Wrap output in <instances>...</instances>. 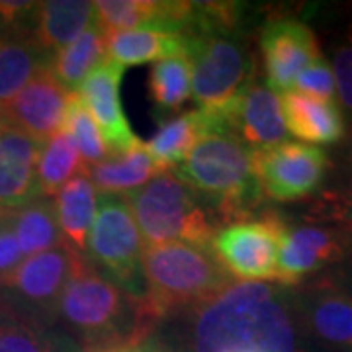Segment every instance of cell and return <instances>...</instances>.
Wrapping results in <instances>:
<instances>
[{
  "label": "cell",
  "instance_id": "1",
  "mask_svg": "<svg viewBox=\"0 0 352 352\" xmlns=\"http://www.w3.org/2000/svg\"><path fill=\"white\" fill-rule=\"evenodd\" d=\"M190 352H298L286 296L264 282L233 280L194 307Z\"/></svg>",
  "mask_w": 352,
  "mask_h": 352
},
{
  "label": "cell",
  "instance_id": "2",
  "mask_svg": "<svg viewBox=\"0 0 352 352\" xmlns=\"http://www.w3.org/2000/svg\"><path fill=\"white\" fill-rule=\"evenodd\" d=\"M237 2H192L182 36L200 110L221 116L256 78L251 45L239 32ZM223 124V122H221Z\"/></svg>",
  "mask_w": 352,
  "mask_h": 352
},
{
  "label": "cell",
  "instance_id": "3",
  "mask_svg": "<svg viewBox=\"0 0 352 352\" xmlns=\"http://www.w3.org/2000/svg\"><path fill=\"white\" fill-rule=\"evenodd\" d=\"M57 317L78 335L87 352L133 349L157 323L143 298L100 274L90 261L65 289Z\"/></svg>",
  "mask_w": 352,
  "mask_h": 352
},
{
  "label": "cell",
  "instance_id": "4",
  "mask_svg": "<svg viewBox=\"0 0 352 352\" xmlns=\"http://www.w3.org/2000/svg\"><path fill=\"white\" fill-rule=\"evenodd\" d=\"M176 168L184 184L226 219L247 217L263 198L252 151L227 129L206 133Z\"/></svg>",
  "mask_w": 352,
  "mask_h": 352
},
{
  "label": "cell",
  "instance_id": "5",
  "mask_svg": "<svg viewBox=\"0 0 352 352\" xmlns=\"http://www.w3.org/2000/svg\"><path fill=\"white\" fill-rule=\"evenodd\" d=\"M231 282L212 249L170 243L143 251V302L155 321L182 307H198Z\"/></svg>",
  "mask_w": 352,
  "mask_h": 352
},
{
  "label": "cell",
  "instance_id": "6",
  "mask_svg": "<svg viewBox=\"0 0 352 352\" xmlns=\"http://www.w3.org/2000/svg\"><path fill=\"white\" fill-rule=\"evenodd\" d=\"M126 200L147 247L186 243L212 249L217 233L214 219L176 173L164 170Z\"/></svg>",
  "mask_w": 352,
  "mask_h": 352
},
{
  "label": "cell",
  "instance_id": "7",
  "mask_svg": "<svg viewBox=\"0 0 352 352\" xmlns=\"http://www.w3.org/2000/svg\"><path fill=\"white\" fill-rule=\"evenodd\" d=\"M88 264L87 256L67 245L28 256L4 280L0 300L32 323L45 329L57 317L69 282Z\"/></svg>",
  "mask_w": 352,
  "mask_h": 352
},
{
  "label": "cell",
  "instance_id": "8",
  "mask_svg": "<svg viewBox=\"0 0 352 352\" xmlns=\"http://www.w3.org/2000/svg\"><path fill=\"white\" fill-rule=\"evenodd\" d=\"M143 251L138 223L124 196H102L88 235L87 258L98 272L143 298Z\"/></svg>",
  "mask_w": 352,
  "mask_h": 352
},
{
  "label": "cell",
  "instance_id": "9",
  "mask_svg": "<svg viewBox=\"0 0 352 352\" xmlns=\"http://www.w3.org/2000/svg\"><path fill=\"white\" fill-rule=\"evenodd\" d=\"M284 221L276 214L239 219L217 229L212 252L229 276L243 282L276 280L278 247Z\"/></svg>",
  "mask_w": 352,
  "mask_h": 352
},
{
  "label": "cell",
  "instance_id": "10",
  "mask_svg": "<svg viewBox=\"0 0 352 352\" xmlns=\"http://www.w3.org/2000/svg\"><path fill=\"white\" fill-rule=\"evenodd\" d=\"M329 164L323 149L294 141L252 151V166L261 190L276 201H296L311 196L321 186Z\"/></svg>",
  "mask_w": 352,
  "mask_h": 352
},
{
  "label": "cell",
  "instance_id": "11",
  "mask_svg": "<svg viewBox=\"0 0 352 352\" xmlns=\"http://www.w3.org/2000/svg\"><path fill=\"white\" fill-rule=\"evenodd\" d=\"M266 87L274 92H288L305 67L319 61L323 55L314 30L300 20H270L261 32Z\"/></svg>",
  "mask_w": 352,
  "mask_h": 352
},
{
  "label": "cell",
  "instance_id": "12",
  "mask_svg": "<svg viewBox=\"0 0 352 352\" xmlns=\"http://www.w3.org/2000/svg\"><path fill=\"white\" fill-rule=\"evenodd\" d=\"M73 92L53 76L50 69L32 78L12 100L2 104V124L24 131L25 135L45 143L61 131L67 106Z\"/></svg>",
  "mask_w": 352,
  "mask_h": 352
},
{
  "label": "cell",
  "instance_id": "13",
  "mask_svg": "<svg viewBox=\"0 0 352 352\" xmlns=\"http://www.w3.org/2000/svg\"><path fill=\"white\" fill-rule=\"evenodd\" d=\"M221 122L251 151L274 147L288 138L280 96L256 78L223 112Z\"/></svg>",
  "mask_w": 352,
  "mask_h": 352
},
{
  "label": "cell",
  "instance_id": "14",
  "mask_svg": "<svg viewBox=\"0 0 352 352\" xmlns=\"http://www.w3.org/2000/svg\"><path fill=\"white\" fill-rule=\"evenodd\" d=\"M124 75L126 69L106 57V61L98 65L78 88L80 100L100 126L102 135L112 153L126 151L141 141L133 133L122 106L120 88Z\"/></svg>",
  "mask_w": 352,
  "mask_h": 352
},
{
  "label": "cell",
  "instance_id": "15",
  "mask_svg": "<svg viewBox=\"0 0 352 352\" xmlns=\"http://www.w3.org/2000/svg\"><path fill=\"white\" fill-rule=\"evenodd\" d=\"M340 256L342 245L335 231L309 223L286 226L284 221L278 247L276 280L284 286H296Z\"/></svg>",
  "mask_w": 352,
  "mask_h": 352
},
{
  "label": "cell",
  "instance_id": "16",
  "mask_svg": "<svg viewBox=\"0 0 352 352\" xmlns=\"http://www.w3.org/2000/svg\"><path fill=\"white\" fill-rule=\"evenodd\" d=\"M39 153L36 139L0 124V210H16L38 198Z\"/></svg>",
  "mask_w": 352,
  "mask_h": 352
},
{
  "label": "cell",
  "instance_id": "17",
  "mask_svg": "<svg viewBox=\"0 0 352 352\" xmlns=\"http://www.w3.org/2000/svg\"><path fill=\"white\" fill-rule=\"evenodd\" d=\"M96 22L104 32L161 30L182 34L190 22L192 2L182 0H98Z\"/></svg>",
  "mask_w": 352,
  "mask_h": 352
},
{
  "label": "cell",
  "instance_id": "18",
  "mask_svg": "<svg viewBox=\"0 0 352 352\" xmlns=\"http://www.w3.org/2000/svg\"><path fill=\"white\" fill-rule=\"evenodd\" d=\"M286 129L294 138L315 145H331L344 138V116L337 102L315 100L298 90L280 96Z\"/></svg>",
  "mask_w": 352,
  "mask_h": 352
},
{
  "label": "cell",
  "instance_id": "19",
  "mask_svg": "<svg viewBox=\"0 0 352 352\" xmlns=\"http://www.w3.org/2000/svg\"><path fill=\"white\" fill-rule=\"evenodd\" d=\"M217 129H226L219 116L198 108L192 112L161 120L155 135L145 143V149L155 163L164 170H168L182 163L186 155L192 151V147L206 133Z\"/></svg>",
  "mask_w": 352,
  "mask_h": 352
},
{
  "label": "cell",
  "instance_id": "20",
  "mask_svg": "<svg viewBox=\"0 0 352 352\" xmlns=\"http://www.w3.org/2000/svg\"><path fill=\"white\" fill-rule=\"evenodd\" d=\"M96 20L94 2L47 0L38 2L32 24V38L45 53H57L73 43Z\"/></svg>",
  "mask_w": 352,
  "mask_h": 352
},
{
  "label": "cell",
  "instance_id": "21",
  "mask_svg": "<svg viewBox=\"0 0 352 352\" xmlns=\"http://www.w3.org/2000/svg\"><path fill=\"white\" fill-rule=\"evenodd\" d=\"M161 173L164 168L153 161L143 141L126 151L112 153L106 161L87 168L90 182L102 196H127Z\"/></svg>",
  "mask_w": 352,
  "mask_h": 352
},
{
  "label": "cell",
  "instance_id": "22",
  "mask_svg": "<svg viewBox=\"0 0 352 352\" xmlns=\"http://www.w3.org/2000/svg\"><path fill=\"white\" fill-rule=\"evenodd\" d=\"M53 204L63 243L78 254L87 256L88 235L98 208L96 188L87 173L69 180L53 196Z\"/></svg>",
  "mask_w": 352,
  "mask_h": 352
},
{
  "label": "cell",
  "instance_id": "23",
  "mask_svg": "<svg viewBox=\"0 0 352 352\" xmlns=\"http://www.w3.org/2000/svg\"><path fill=\"white\" fill-rule=\"evenodd\" d=\"M106 34V53L113 63L126 67L161 61L164 57L186 53L182 34L161 30H118Z\"/></svg>",
  "mask_w": 352,
  "mask_h": 352
},
{
  "label": "cell",
  "instance_id": "24",
  "mask_svg": "<svg viewBox=\"0 0 352 352\" xmlns=\"http://www.w3.org/2000/svg\"><path fill=\"white\" fill-rule=\"evenodd\" d=\"M305 327L315 339L335 349H352V296L321 289L305 303Z\"/></svg>",
  "mask_w": 352,
  "mask_h": 352
},
{
  "label": "cell",
  "instance_id": "25",
  "mask_svg": "<svg viewBox=\"0 0 352 352\" xmlns=\"http://www.w3.org/2000/svg\"><path fill=\"white\" fill-rule=\"evenodd\" d=\"M51 55L25 36H0V104L10 102L36 76L50 69Z\"/></svg>",
  "mask_w": 352,
  "mask_h": 352
},
{
  "label": "cell",
  "instance_id": "26",
  "mask_svg": "<svg viewBox=\"0 0 352 352\" xmlns=\"http://www.w3.org/2000/svg\"><path fill=\"white\" fill-rule=\"evenodd\" d=\"M106 57V34L94 20L73 43L51 55L50 71L69 92H76Z\"/></svg>",
  "mask_w": 352,
  "mask_h": 352
},
{
  "label": "cell",
  "instance_id": "27",
  "mask_svg": "<svg viewBox=\"0 0 352 352\" xmlns=\"http://www.w3.org/2000/svg\"><path fill=\"white\" fill-rule=\"evenodd\" d=\"M18 247L24 258L63 245L53 198L38 196L22 208L10 210Z\"/></svg>",
  "mask_w": 352,
  "mask_h": 352
},
{
  "label": "cell",
  "instance_id": "28",
  "mask_svg": "<svg viewBox=\"0 0 352 352\" xmlns=\"http://www.w3.org/2000/svg\"><path fill=\"white\" fill-rule=\"evenodd\" d=\"M149 98L155 113L164 120L166 113L180 110L192 98V67L186 53L164 57L149 71Z\"/></svg>",
  "mask_w": 352,
  "mask_h": 352
},
{
  "label": "cell",
  "instance_id": "29",
  "mask_svg": "<svg viewBox=\"0 0 352 352\" xmlns=\"http://www.w3.org/2000/svg\"><path fill=\"white\" fill-rule=\"evenodd\" d=\"M87 173L75 143L67 131H57L41 145L38 161V196L53 198L69 180Z\"/></svg>",
  "mask_w": 352,
  "mask_h": 352
},
{
  "label": "cell",
  "instance_id": "30",
  "mask_svg": "<svg viewBox=\"0 0 352 352\" xmlns=\"http://www.w3.org/2000/svg\"><path fill=\"white\" fill-rule=\"evenodd\" d=\"M61 129L71 135L76 151H78L87 168L106 161L112 155L106 139L102 135L100 127L94 122V118L90 116L87 106L82 104L78 92H73V96H71Z\"/></svg>",
  "mask_w": 352,
  "mask_h": 352
},
{
  "label": "cell",
  "instance_id": "31",
  "mask_svg": "<svg viewBox=\"0 0 352 352\" xmlns=\"http://www.w3.org/2000/svg\"><path fill=\"white\" fill-rule=\"evenodd\" d=\"M0 352H59L47 331L0 300Z\"/></svg>",
  "mask_w": 352,
  "mask_h": 352
},
{
  "label": "cell",
  "instance_id": "32",
  "mask_svg": "<svg viewBox=\"0 0 352 352\" xmlns=\"http://www.w3.org/2000/svg\"><path fill=\"white\" fill-rule=\"evenodd\" d=\"M292 90H298V92H302L305 96H311L315 100L335 102L337 85H335V76H333L331 65L321 57L319 61L305 67L296 78Z\"/></svg>",
  "mask_w": 352,
  "mask_h": 352
},
{
  "label": "cell",
  "instance_id": "33",
  "mask_svg": "<svg viewBox=\"0 0 352 352\" xmlns=\"http://www.w3.org/2000/svg\"><path fill=\"white\" fill-rule=\"evenodd\" d=\"M333 76L340 104L352 113V32L342 39L333 57Z\"/></svg>",
  "mask_w": 352,
  "mask_h": 352
},
{
  "label": "cell",
  "instance_id": "34",
  "mask_svg": "<svg viewBox=\"0 0 352 352\" xmlns=\"http://www.w3.org/2000/svg\"><path fill=\"white\" fill-rule=\"evenodd\" d=\"M22 261L24 254L14 235L12 214L10 210H0V280H4L12 270H16Z\"/></svg>",
  "mask_w": 352,
  "mask_h": 352
},
{
  "label": "cell",
  "instance_id": "35",
  "mask_svg": "<svg viewBox=\"0 0 352 352\" xmlns=\"http://www.w3.org/2000/svg\"><path fill=\"white\" fill-rule=\"evenodd\" d=\"M333 214L335 217L339 219L342 227H344V231L349 233V237L352 239V198H340L335 204V208H333Z\"/></svg>",
  "mask_w": 352,
  "mask_h": 352
},
{
  "label": "cell",
  "instance_id": "36",
  "mask_svg": "<svg viewBox=\"0 0 352 352\" xmlns=\"http://www.w3.org/2000/svg\"><path fill=\"white\" fill-rule=\"evenodd\" d=\"M135 352H170L166 346H164L163 342H159L157 339H145L143 342H139L138 346H135Z\"/></svg>",
  "mask_w": 352,
  "mask_h": 352
},
{
  "label": "cell",
  "instance_id": "37",
  "mask_svg": "<svg viewBox=\"0 0 352 352\" xmlns=\"http://www.w3.org/2000/svg\"><path fill=\"white\" fill-rule=\"evenodd\" d=\"M112 352H135V346H133V349H122V351H112Z\"/></svg>",
  "mask_w": 352,
  "mask_h": 352
},
{
  "label": "cell",
  "instance_id": "38",
  "mask_svg": "<svg viewBox=\"0 0 352 352\" xmlns=\"http://www.w3.org/2000/svg\"><path fill=\"white\" fill-rule=\"evenodd\" d=\"M0 124H2V104H0Z\"/></svg>",
  "mask_w": 352,
  "mask_h": 352
},
{
  "label": "cell",
  "instance_id": "39",
  "mask_svg": "<svg viewBox=\"0 0 352 352\" xmlns=\"http://www.w3.org/2000/svg\"><path fill=\"white\" fill-rule=\"evenodd\" d=\"M351 186H352V168H351Z\"/></svg>",
  "mask_w": 352,
  "mask_h": 352
}]
</instances>
